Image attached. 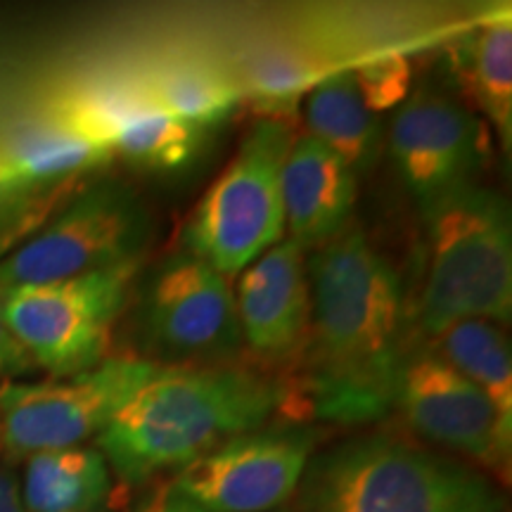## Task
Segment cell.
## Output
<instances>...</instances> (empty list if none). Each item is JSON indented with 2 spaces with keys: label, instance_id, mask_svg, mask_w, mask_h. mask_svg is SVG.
<instances>
[{
  "label": "cell",
  "instance_id": "6da1fadb",
  "mask_svg": "<svg viewBox=\"0 0 512 512\" xmlns=\"http://www.w3.org/2000/svg\"><path fill=\"white\" fill-rule=\"evenodd\" d=\"M311 318L294 384H285L287 422L370 425L396 406L408 349L406 294L392 261L361 228L306 252Z\"/></svg>",
  "mask_w": 512,
  "mask_h": 512
},
{
  "label": "cell",
  "instance_id": "7a4b0ae2",
  "mask_svg": "<svg viewBox=\"0 0 512 512\" xmlns=\"http://www.w3.org/2000/svg\"><path fill=\"white\" fill-rule=\"evenodd\" d=\"M283 403L285 382L254 370L159 366L95 446L121 482L140 486L268 425Z\"/></svg>",
  "mask_w": 512,
  "mask_h": 512
},
{
  "label": "cell",
  "instance_id": "3957f363",
  "mask_svg": "<svg viewBox=\"0 0 512 512\" xmlns=\"http://www.w3.org/2000/svg\"><path fill=\"white\" fill-rule=\"evenodd\" d=\"M294 512H508L503 484L413 434L363 432L320 448Z\"/></svg>",
  "mask_w": 512,
  "mask_h": 512
},
{
  "label": "cell",
  "instance_id": "277c9868",
  "mask_svg": "<svg viewBox=\"0 0 512 512\" xmlns=\"http://www.w3.org/2000/svg\"><path fill=\"white\" fill-rule=\"evenodd\" d=\"M422 214L425 271L411 320L432 339L448 325L484 318L508 328L512 320V219L494 188L470 183Z\"/></svg>",
  "mask_w": 512,
  "mask_h": 512
},
{
  "label": "cell",
  "instance_id": "5b68a950",
  "mask_svg": "<svg viewBox=\"0 0 512 512\" xmlns=\"http://www.w3.org/2000/svg\"><path fill=\"white\" fill-rule=\"evenodd\" d=\"M292 143L294 131L287 121H256L190 211L181 249L230 278L278 245L287 230L280 174Z\"/></svg>",
  "mask_w": 512,
  "mask_h": 512
},
{
  "label": "cell",
  "instance_id": "8992f818",
  "mask_svg": "<svg viewBox=\"0 0 512 512\" xmlns=\"http://www.w3.org/2000/svg\"><path fill=\"white\" fill-rule=\"evenodd\" d=\"M150 240L152 216L131 185L91 183L0 259V294L140 264Z\"/></svg>",
  "mask_w": 512,
  "mask_h": 512
},
{
  "label": "cell",
  "instance_id": "52a82bcc",
  "mask_svg": "<svg viewBox=\"0 0 512 512\" xmlns=\"http://www.w3.org/2000/svg\"><path fill=\"white\" fill-rule=\"evenodd\" d=\"M138 339L164 368L233 366L245 347L226 275L185 249L159 261L140 287Z\"/></svg>",
  "mask_w": 512,
  "mask_h": 512
},
{
  "label": "cell",
  "instance_id": "ba28073f",
  "mask_svg": "<svg viewBox=\"0 0 512 512\" xmlns=\"http://www.w3.org/2000/svg\"><path fill=\"white\" fill-rule=\"evenodd\" d=\"M159 370L145 358H105L69 377L0 384V448L12 460L86 446L98 439L138 389Z\"/></svg>",
  "mask_w": 512,
  "mask_h": 512
},
{
  "label": "cell",
  "instance_id": "9c48e42d",
  "mask_svg": "<svg viewBox=\"0 0 512 512\" xmlns=\"http://www.w3.org/2000/svg\"><path fill=\"white\" fill-rule=\"evenodd\" d=\"M140 264L0 294V313L36 368L69 377L105 361Z\"/></svg>",
  "mask_w": 512,
  "mask_h": 512
},
{
  "label": "cell",
  "instance_id": "30bf717a",
  "mask_svg": "<svg viewBox=\"0 0 512 512\" xmlns=\"http://www.w3.org/2000/svg\"><path fill=\"white\" fill-rule=\"evenodd\" d=\"M394 411L422 444L479 467L503 486L510 482L512 422L427 344L408 349Z\"/></svg>",
  "mask_w": 512,
  "mask_h": 512
},
{
  "label": "cell",
  "instance_id": "8fae6325",
  "mask_svg": "<svg viewBox=\"0 0 512 512\" xmlns=\"http://www.w3.org/2000/svg\"><path fill=\"white\" fill-rule=\"evenodd\" d=\"M318 427L264 425L223 441L176 472L169 489L207 512H271L297 494L320 444Z\"/></svg>",
  "mask_w": 512,
  "mask_h": 512
},
{
  "label": "cell",
  "instance_id": "7c38bea8",
  "mask_svg": "<svg viewBox=\"0 0 512 512\" xmlns=\"http://www.w3.org/2000/svg\"><path fill=\"white\" fill-rule=\"evenodd\" d=\"M484 119L437 81H420L389 124L387 150L420 211L477 183L486 152Z\"/></svg>",
  "mask_w": 512,
  "mask_h": 512
},
{
  "label": "cell",
  "instance_id": "4fadbf2b",
  "mask_svg": "<svg viewBox=\"0 0 512 512\" xmlns=\"http://www.w3.org/2000/svg\"><path fill=\"white\" fill-rule=\"evenodd\" d=\"M55 112L86 138L145 171L174 174L202 155L207 131L150 98L136 69L102 74L57 100Z\"/></svg>",
  "mask_w": 512,
  "mask_h": 512
},
{
  "label": "cell",
  "instance_id": "5bb4252c",
  "mask_svg": "<svg viewBox=\"0 0 512 512\" xmlns=\"http://www.w3.org/2000/svg\"><path fill=\"white\" fill-rule=\"evenodd\" d=\"M233 294L242 347L266 366L299 361L311 318L306 249L283 238L240 273Z\"/></svg>",
  "mask_w": 512,
  "mask_h": 512
},
{
  "label": "cell",
  "instance_id": "9a60e30c",
  "mask_svg": "<svg viewBox=\"0 0 512 512\" xmlns=\"http://www.w3.org/2000/svg\"><path fill=\"white\" fill-rule=\"evenodd\" d=\"M356 174L311 136H294L283 162L285 228L306 252L342 233L356 204Z\"/></svg>",
  "mask_w": 512,
  "mask_h": 512
},
{
  "label": "cell",
  "instance_id": "2e32d148",
  "mask_svg": "<svg viewBox=\"0 0 512 512\" xmlns=\"http://www.w3.org/2000/svg\"><path fill=\"white\" fill-rule=\"evenodd\" d=\"M238 83L242 100L264 114V119L285 121L306 95L337 67L313 46L309 36L266 34L252 36L235 48L226 62Z\"/></svg>",
  "mask_w": 512,
  "mask_h": 512
},
{
  "label": "cell",
  "instance_id": "e0dca14e",
  "mask_svg": "<svg viewBox=\"0 0 512 512\" xmlns=\"http://www.w3.org/2000/svg\"><path fill=\"white\" fill-rule=\"evenodd\" d=\"M112 152L86 138L62 117L27 124L0 143V202L72 181L112 162Z\"/></svg>",
  "mask_w": 512,
  "mask_h": 512
},
{
  "label": "cell",
  "instance_id": "ac0fdd59",
  "mask_svg": "<svg viewBox=\"0 0 512 512\" xmlns=\"http://www.w3.org/2000/svg\"><path fill=\"white\" fill-rule=\"evenodd\" d=\"M133 69L162 110L202 131L221 126L245 102L226 62L195 48L157 50Z\"/></svg>",
  "mask_w": 512,
  "mask_h": 512
},
{
  "label": "cell",
  "instance_id": "d6986e66",
  "mask_svg": "<svg viewBox=\"0 0 512 512\" xmlns=\"http://www.w3.org/2000/svg\"><path fill=\"white\" fill-rule=\"evenodd\" d=\"M448 64L463 98L494 126L505 152L512 145V24L510 12L482 19L448 46Z\"/></svg>",
  "mask_w": 512,
  "mask_h": 512
},
{
  "label": "cell",
  "instance_id": "ffe728a7",
  "mask_svg": "<svg viewBox=\"0 0 512 512\" xmlns=\"http://www.w3.org/2000/svg\"><path fill=\"white\" fill-rule=\"evenodd\" d=\"M306 136L342 159L356 176L370 174L384 150L382 119L358 93L349 69L325 76L304 98Z\"/></svg>",
  "mask_w": 512,
  "mask_h": 512
},
{
  "label": "cell",
  "instance_id": "44dd1931",
  "mask_svg": "<svg viewBox=\"0 0 512 512\" xmlns=\"http://www.w3.org/2000/svg\"><path fill=\"white\" fill-rule=\"evenodd\" d=\"M19 494L27 512H105L112 470L98 446L57 448L24 460Z\"/></svg>",
  "mask_w": 512,
  "mask_h": 512
},
{
  "label": "cell",
  "instance_id": "7402d4cb",
  "mask_svg": "<svg viewBox=\"0 0 512 512\" xmlns=\"http://www.w3.org/2000/svg\"><path fill=\"white\" fill-rule=\"evenodd\" d=\"M434 354L489 396L503 420L512 422V347L508 328L484 318L448 325L427 339Z\"/></svg>",
  "mask_w": 512,
  "mask_h": 512
},
{
  "label": "cell",
  "instance_id": "603a6c76",
  "mask_svg": "<svg viewBox=\"0 0 512 512\" xmlns=\"http://www.w3.org/2000/svg\"><path fill=\"white\" fill-rule=\"evenodd\" d=\"M358 93L373 114L396 110L413 91V67L401 50H382V53L361 55L347 67Z\"/></svg>",
  "mask_w": 512,
  "mask_h": 512
},
{
  "label": "cell",
  "instance_id": "cb8c5ba5",
  "mask_svg": "<svg viewBox=\"0 0 512 512\" xmlns=\"http://www.w3.org/2000/svg\"><path fill=\"white\" fill-rule=\"evenodd\" d=\"M31 370H36L34 361H31L22 344L17 342V337L12 335L3 313H0V380H22Z\"/></svg>",
  "mask_w": 512,
  "mask_h": 512
},
{
  "label": "cell",
  "instance_id": "d4e9b609",
  "mask_svg": "<svg viewBox=\"0 0 512 512\" xmlns=\"http://www.w3.org/2000/svg\"><path fill=\"white\" fill-rule=\"evenodd\" d=\"M0 512H27L19 494V475L10 460H0Z\"/></svg>",
  "mask_w": 512,
  "mask_h": 512
},
{
  "label": "cell",
  "instance_id": "484cf974",
  "mask_svg": "<svg viewBox=\"0 0 512 512\" xmlns=\"http://www.w3.org/2000/svg\"><path fill=\"white\" fill-rule=\"evenodd\" d=\"M140 512H207V510L188 501L185 496L176 494V491H171L169 486H166L164 494H159L155 501L147 503Z\"/></svg>",
  "mask_w": 512,
  "mask_h": 512
},
{
  "label": "cell",
  "instance_id": "4316f807",
  "mask_svg": "<svg viewBox=\"0 0 512 512\" xmlns=\"http://www.w3.org/2000/svg\"><path fill=\"white\" fill-rule=\"evenodd\" d=\"M271 512H294V510L287 508V505H285V508H278V510H271Z\"/></svg>",
  "mask_w": 512,
  "mask_h": 512
}]
</instances>
